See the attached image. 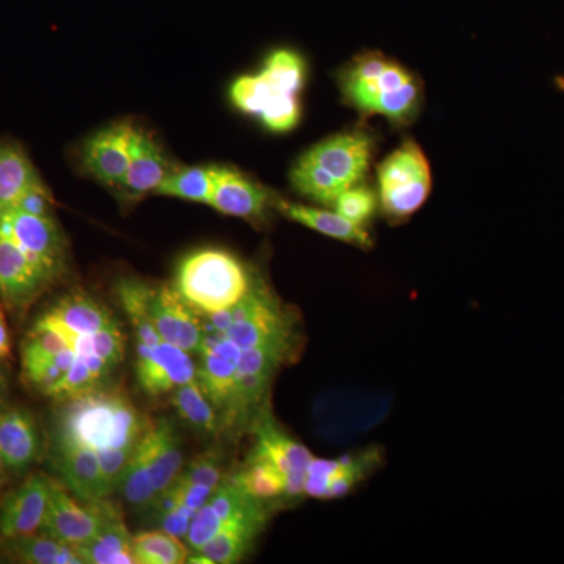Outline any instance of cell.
Here are the masks:
<instances>
[{"label":"cell","mask_w":564,"mask_h":564,"mask_svg":"<svg viewBox=\"0 0 564 564\" xmlns=\"http://www.w3.org/2000/svg\"><path fill=\"white\" fill-rule=\"evenodd\" d=\"M150 423L124 393L96 389L66 400L57 422V441L96 454L133 448Z\"/></svg>","instance_id":"obj_1"},{"label":"cell","mask_w":564,"mask_h":564,"mask_svg":"<svg viewBox=\"0 0 564 564\" xmlns=\"http://www.w3.org/2000/svg\"><path fill=\"white\" fill-rule=\"evenodd\" d=\"M306 80L302 55L291 50L273 51L256 74L237 77L229 88L231 102L242 113L258 118L263 128L291 132L302 118L300 93Z\"/></svg>","instance_id":"obj_2"},{"label":"cell","mask_w":564,"mask_h":564,"mask_svg":"<svg viewBox=\"0 0 564 564\" xmlns=\"http://www.w3.org/2000/svg\"><path fill=\"white\" fill-rule=\"evenodd\" d=\"M375 150L372 133L355 129L336 133L304 152L291 172L293 188L313 202L332 206L369 170Z\"/></svg>","instance_id":"obj_3"},{"label":"cell","mask_w":564,"mask_h":564,"mask_svg":"<svg viewBox=\"0 0 564 564\" xmlns=\"http://www.w3.org/2000/svg\"><path fill=\"white\" fill-rule=\"evenodd\" d=\"M340 90L356 110L399 126L413 120L421 104V87L413 74L380 54L352 61L340 74Z\"/></svg>","instance_id":"obj_4"},{"label":"cell","mask_w":564,"mask_h":564,"mask_svg":"<svg viewBox=\"0 0 564 564\" xmlns=\"http://www.w3.org/2000/svg\"><path fill=\"white\" fill-rule=\"evenodd\" d=\"M254 284L239 258L220 248L188 254L177 267L174 289L199 314L231 310Z\"/></svg>","instance_id":"obj_5"},{"label":"cell","mask_w":564,"mask_h":564,"mask_svg":"<svg viewBox=\"0 0 564 564\" xmlns=\"http://www.w3.org/2000/svg\"><path fill=\"white\" fill-rule=\"evenodd\" d=\"M432 191L429 161L417 143L406 141L378 166V199L386 217L403 221L421 209Z\"/></svg>","instance_id":"obj_6"},{"label":"cell","mask_w":564,"mask_h":564,"mask_svg":"<svg viewBox=\"0 0 564 564\" xmlns=\"http://www.w3.org/2000/svg\"><path fill=\"white\" fill-rule=\"evenodd\" d=\"M229 311L232 323L225 336L240 350L295 340V321L262 282L254 281L250 292Z\"/></svg>","instance_id":"obj_7"},{"label":"cell","mask_w":564,"mask_h":564,"mask_svg":"<svg viewBox=\"0 0 564 564\" xmlns=\"http://www.w3.org/2000/svg\"><path fill=\"white\" fill-rule=\"evenodd\" d=\"M120 514L106 500L79 502L68 489L52 481L50 505L41 532L70 545L91 541L113 516Z\"/></svg>","instance_id":"obj_8"},{"label":"cell","mask_w":564,"mask_h":564,"mask_svg":"<svg viewBox=\"0 0 564 564\" xmlns=\"http://www.w3.org/2000/svg\"><path fill=\"white\" fill-rule=\"evenodd\" d=\"M0 229L9 234L41 272L54 280L65 262V240L57 221L50 217L10 210L0 215Z\"/></svg>","instance_id":"obj_9"},{"label":"cell","mask_w":564,"mask_h":564,"mask_svg":"<svg viewBox=\"0 0 564 564\" xmlns=\"http://www.w3.org/2000/svg\"><path fill=\"white\" fill-rule=\"evenodd\" d=\"M252 430L256 434L252 451L265 456L284 474L285 497L295 499L304 496L307 467L313 462V454L299 441L282 432L272 415L263 411L252 422Z\"/></svg>","instance_id":"obj_10"},{"label":"cell","mask_w":564,"mask_h":564,"mask_svg":"<svg viewBox=\"0 0 564 564\" xmlns=\"http://www.w3.org/2000/svg\"><path fill=\"white\" fill-rule=\"evenodd\" d=\"M150 318L162 343L198 355L204 337L203 315L182 299L174 285L154 288Z\"/></svg>","instance_id":"obj_11"},{"label":"cell","mask_w":564,"mask_h":564,"mask_svg":"<svg viewBox=\"0 0 564 564\" xmlns=\"http://www.w3.org/2000/svg\"><path fill=\"white\" fill-rule=\"evenodd\" d=\"M380 462L378 448L336 459L313 458L307 467L304 496L326 500L347 496L377 469Z\"/></svg>","instance_id":"obj_12"},{"label":"cell","mask_w":564,"mask_h":564,"mask_svg":"<svg viewBox=\"0 0 564 564\" xmlns=\"http://www.w3.org/2000/svg\"><path fill=\"white\" fill-rule=\"evenodd\" d=\"M137 350V380L148 395H170L180 386L196 380L192 352L166 343L139 345Z\"/></svg>","instance_id":"obj_13"},{"label":"cell","mask_w":564,"mask_h":564,"mask_svg":"<svg viewBox=\"0 0 564 564\" xmlns=\"http://www.w3.org/2000/svg\"><path fill=\"white\" fill-rule=\"evenodd\" d=\"M135 126L117 122L93 133L84 147V165L96 181L120 188L131 161V143Z\"/></svg>","instance_id":"obj_14"},{"label":"cell","mask_w":564,"mask_h":564,"mask_svg":"<svg viewBox=\"0 0 564 564\" xmlns=\"http://www.w3.org/2000/svg\"><path fill=\"white\" fill-rule=\"evenodd\" d=\"M51 282L20 245L0 229V296L10 310L31 306Z\"/></svg>","instance_id":"obj_15"},{"label":"cell","mask_w":564,"mask_h":564,"mask_svg":"<svg viewBox=\"0 0 564 564\" xmlns=\"http://www.w3.org/2000/svg\"><path fill=\"white\" fill-rule=\"evenodd\" d=\"M273 196L231 166L214 165V187L209 206L228 217L262 220Z\"/></svg>","instance_id":"obj_16"},{"label":"cell","mask_w":564,"mask_h":564,"mask_svg":"<svg viewBox=\"0 0 564 564\" xmlns=\"http://www.w3.org/2000/svg\"><path fill=\"white\" fill-rule=\"evenodd\" d=\"M52 480L44 475H33L24 485L14 489L0 507V533L6 538L28 536L41 532Z\"/></svg>","instance_id":"obj_17"},{"label":"cell","mask_w":564,"mask_h":564,"mask_svg":"<svg viewBox=\"0 0 564 564\" xmlns=\"http://www.w3.org/2000/svg\"><path fill=\"white\" fill-rule=\"evenodd\" d=\"M172 170V163L166 159L161 144L152 139L151 133L135 128L133 129L128 173L118 191L126 199L137 202L150 193L158 192L166 174Z\"/></svg>","instance_id":"obj_18"},{"label":"cell","mask_w":564,"mask_h":564,"mask_svg":"<svg viewBox=\"0 0 564 564\" xmlns=\"http://www.w3.org/2000/svg\"><path fill=\"white\" fill-rule=\"evenodd\" d=\"M140 447L150 467L155 491H165L184 467L181 440L173 423L165 417L151 421L147 432L141 436Z\"/></svg>","instance_id":"obj_19"},{"label":"cell","mask_w":564,"mask_h":564,"mask_svg":"<svg viewBox=\"0 0 564 564\" xmlns=\"http://www.w3.org/2000/svg\"><path fill=\"white\" fill-rule=\"evenodd\" d=\"M58 467L70 492L84 502L106 500L111 491L104 478L99 456L90 448L57 441Z\"/></svg>","instance_id":"obj_20"},{"label":"cell","mask_w":564,"mask_h":564,"mask_svg":"<svg viewBox=\"0 0 564 564\" xmlns=\"http://www.w3.org/2000/svg\"><path fill=\"white\" fill-rule=\"evenodd\" d=\"M272 206L280 212L282 217L288 220L300 223L322 236L332 237L334 240H340L344 243H350L352 247L369 250L373 247V239L366 228L348 221L336 210L318 209V207L303 206L285 202L282 198H272Z\"/></svg>","instance_id":"obj_21"},{"label":"cell","mask_w":564,"mask_h":564,"mask_svg":"<svg viewBox=\"0 0 564 564\" xmlns=\"http://www.w3.org/2000/svg\"><path fill=\"white\" fill-rule=\"evenodd\" d=\"M267 522H269L267 510L237 519L231 524L223 527L220 532L198 552L206 556L210 564L239 563L251 551L259 534L265 529Z\"/></svg>","instance_id":"obj_22"},{"label":"cell","mask_w":564,"mask_h":564,"mask_svg":"<svg viewBox=\"0 0 564 564\" xmlns=\"http://www.w3.org/2000/svg\"><path fill=\"white\" fill-rule=\"evenodd\" d=\"M39 433L31 415L13 410L0 414V456L7 467L24 470L39 455Z\"/></svg>","instance_id":"obj_23"},{"label":"cell","mask_w":564,"mask_h":564,"mask_svg":"<svg viewBox=\"0 0 564 564\" xmlns=\"http://www.w3.org/2000/svg\"><path fill=\"white\" fill-rule=\"evenodd\" d=\"M39 182L35 166L18 144H0V215L13 210L22 195Z\"/></svg>","instance_id":"obj_24"},{"label":"cell","mask_w":564,"mask_h":564,"mask_svg":"<svg viewBox=\"0 0 564 564\" xmlns=\"http://www.w3.org/2000/svg\"><path fill=\"white\" fill-rule=\"evenodd\" d=\"M132 540L121 514H117L91 541L74 547L84 564H135Z\"/></svg>","instance_id":"obj_25"},{"label":"cell","mask_w":564,"mask_h":564,"mask_svg":"<svg viewBox=\"0 0 564 564\" xmlns=\"http://www.w3.org/2000/svg\"><path fill=\"white\" fill-rule=\"evenodd\" d=\"M46 314L77 334L98 333L113 321L109 311L85 292L68 293Z\"/></svg>","instance_id":"obj_26"},{"label":"cell","mask_w":564,"mask_h":564,"mask_svg":"<svg viewBox=\"0 0 564 564\" xmlns=\"http://www.w3.org/2000/svg\"><path fill=\"white\" fill-rule=\"evenodd\" d=\"M198 356L202 362L196 367V381L214 404L215 410L221 411L225 417L236 393L237 364L212 352H203Z\"/></svg>","instance_id":"obj_27"},{"label":"cell","mask_w":564,"mask_h":564,"mask_svg":"<svg viewBox=\"0 0 564 564\" xmlns=\"http://www.w3.org/2000/svg\"><path fill=\"white\" fill-rule=\"evenodd\" d=\"M7 551L18 562L28 564H84L76 547L41 532L28 536L7 538Z\"/></svg>","instance_id":"obj_28"},{"label":"cell","mask_w":564,"mask_h":564,"mask_svg":"<svg viewBox=\"0 0 564 564\" xmlns=\"http://www.w3.org/2000/svg\"><path fill=\"white\" fill-rule=\"evenodd\" d=\"M234 484L256 499L272 500L285 497V477L265 456L252 451L242 469L231 475Z\"/></svg>","instance_id":"obj_29"},{"label":"cell","mask_w":564,"mask_h":564,"mask_svg":"<svg viewBox=\"0 0 564 564\" xmlns=\"http://www.w3.org/2000/svg\"><path fill=\"white\" fill-rule=\"evenodd\" d=\"M152 291L154 288L139 280H122L117 289L118 299L131 322L139 345L147 347L162 343L150 318Z\"/></svg>","instance_id":"obj_30"},{"label":"cell","mask_w":564,"mask_h":564,"mask_svg":"<svg viewBox=\"0 0 564 564\" xmlns=\"http://www.w3.org/2000/svg\"><path fill=\"white\" fill-rule=\"evenodd\" d=\"M170 400L177 415L198 432L214 434L220 430L221 421L217 410L199 388L198 381L182 384L170 393Z\"/></svg>","instance_id":"obj_31"},{"label":"cell","mask_w":564,"mask_h":564,"mask_svg":"<svg viewBox=\"0 0 564 564\" xmlns=\"http://www.w3.org/2000/svg\"><path fill=\"white\" fill-rule=\"evenodd\" d=\"M212 187H214V165L185 166V169H173L166 174L155 195L209 206Z\"/></svg>","instance_id":"obj_32"},{"label":"cell","mask_w":564,"mask_h":564,"mask_svg":"<svg viewBox=\"0 0 564 564\" xmlns=\"http://www.w3.org/2000/svg\"><path fill=\"white\" fill-rule=\"evenodd\" d=\"M132 547L137 564H182L191 556V549L182 538L162 529L135 534Z\"/></svg>","instance_id":"obj_33"},{"label":"cell","mask_w":564,"mask_h":564,"mask_svg":"<svg viewBox=\"0 0 564 564\" xmlns=\"http://www.w3.org/2000/svg\"><path fill=\"white\" fill-rule=\"evenodd\" d=\"M118 489H120L126 503L135 508V510H147L158 499L159 494L155 491L154 484H152L150 467H148L147 459H144L140 441L133 448L128 464H126Z\"/></svg>","instance_id":"obj_34"},{"label":"cell","mask_w":564,"mask_h":564,"mask_svg":"<svg viewBox=\"0 0 564 564\" xmlns=\"http://www.w3.org/2000/svg\"><path fill=\"white\" fill-rule=\"evenodd\" d=\"M69 350V345L54 326L40 318L22 344V367L33 366L54 358L58 352Z\"/></svg>","instance_id":"obj_35"},{"label":"cell","mask_w":564,"mask_h":564,"mask_svg":"<svg viewBox=\"0 0 564 564\" xmlns=\"http://www.w3.org/2000/svg\"><path fill=\"white\" fill-rule=\"evenodd\" d=\"M102 381L99 375L93 372L85 358L77 356L73 366L66 370V373L63 375L57 383L52 386L46 397H51V399L57 400V402H66V400L74 399V397L96 391Z\"/></svg>","instance_id":"obj_36"},{"label":"cell","mask_w":564,"mask_h":564,"mask_svg":"<svg viewBox=\"0 0 564 564\" xmlns=\"http://www.w3.org/2000/svg\"><path fill=\"white\" fill-rule=\"evenodd\" d=\"M333 209L348 221L364 228L377 210V196L370 188L358 184L344 192L333 204Z\"/></svg>","instance_id":"obj_37"},{"label":"cell","mask_w":564,"mask_h":564,"mask_svg":"<svg viewBox=\"0 0 564 564\" xmlns=\"http://www.w3.org/2000/svg\"><path fill=\"white\" fill-rule=\"evenodd\" d=\"M177 478L187 481V484L204 485L217 489V486L225 480L223 478L220 452L209 448L204 454L196 456L187 466L182 467Z\"/></svg>","instance_id":"obj_38"},{"label":"cell","mask_w":564,"mask_h":564,"mask_svg":"<svg viewBox=\"0 0 564 564\" xmlns=\"http://www.w3.org/2000/svg\"><path fill=\"white\" fill-rule=\"evenodd\" d=\"M77 355L73 350H65L55 355L54 358L46 361L33 364V366L24 367L25 377L40 392L46 395L47 391L57 383L66 373V370L76 361Z\"/></svg>","instance_id":"obj_39"},{"label":"cell","mask_w":564,"mask_h":564,"mask_svg":"<svg viewBox=\"0 0 564 564\" xmlns=\"http://www.w3.org/2000/svg\"><path fill=\"white\" fill-rule=\"evenodd\" d=\"M93 344H95V355L101 358L110 369L124 359V336L115 321L93 334Z\"/></svg>","instance_id":"obj_40"},{"label":"cell","mask_w":564,"mask_h":564,"mask_svg":"<svg viewBox=\"0 0 564 564\" xmlns=\"http://www.w3.org/2000/svg\"><path fill=\"white\" fill-rule=\"evenodd\" d=\"M133 448H115V451H104L98 454L104 478H106L111 492L120 485L121 475L124 473L126 464L131 458Z\"/></svg>","instance_id":"obj_41"},{"label":"cell","mask_w":564,"mask_h":564,"mask_svg":"<svg viewBox=\"0 0 564 564\" xmlns=\"http://www.w3.org/2000/svg\"><path fill=\"white\" fill-rule=\"evenodd\" d=\"M54 206L51 192L47 191L43 182L33 185L28 192L22 195L20 202L13 210L24 212V214L40 215V217H50Z\"/></svg>","instance_id":"obj_42"},{"label":"cell","mask_w":564,"mask_h":564,"mask_svg":"<svg viewBox=\"0 0 564 564\" xmlns=\"http://www.w3.org/2000/svg\"><path fill=\"white\" fill-rule=\"evenodd\" d=\"M193 513L182 508H172V510L161 511L154 514L155 524L165 532L174 534L177 538H185L191 529Z\"/></svg>","instance_id":"obj_43"},{"label":"cell","mask_w":564,"mask_h":564,"mask_svg":"<svg viewBox=\"0 0 564 564\" xmlns=\"http://www.w3.org/2000/svg\"><path fill=\"white\" fill-rule=\"evenodd\" d=\"M10 334L7 328L6 315H3L2 306H0V361L10 355Z\"/></svg>","instance_id":"obj_44"},{"label":"cell","mask_w":564,"mask_h":564,"mask_svg":"<svg viewBox=\"0 0 564 564\" xmlns=\"http://www.w3.org/2000/svg\"><path fill=\"white\" fill-rule=\"evenodd\" d=\"M3 459H2V456H0V486H2V474H3Z\"/></svg>","instance_id":"obj_45"},{"label":"cell","mask_w":564,"mask_h":564,"mask_svg":"<svg viewBox=\"0 0 564 564\" xmlns=\"http://www.w3.org/2000/svg\"><path fill=\"white\" fill-rule=\"evenodd\" d=\"M0 388H2V377H0Z\"/></svg>","instance_id":"obj_46"}]
</instances>
